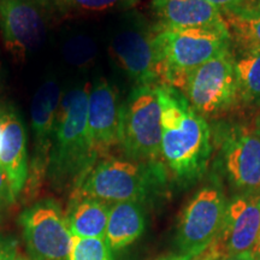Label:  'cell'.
I'll return each mask as SVG.
<instances>
[{
    "mask_svg": "<svg viewBox=\"0 0 260 260\" xmlns=\"http://www.w3.org/2000/svg\"><path fill=\"white\" fill-rule=\"evenodd\" d=\"M161 107L160 158L178 180L199 178L209 164L212 142L209 123L180 90L158 84Z\"/></svg>",
    "mask_w": 260,
    "mask_h": 260,
    "instance_id": "6da1fadb",
    "label": "cell"
},
{
    "mask_svg": "<svg viewBox=\"0 0 260 260\" xmlns=\"http://www.w3.org/2000/svg\"><path fill=\"white\" fill-rule=\"evenodd\" d=\"M89 88V84L76 88L61 99L47 168V176L58 189L76 188L98 160L87 125Z\"/></svg>",
    "mask_w": 260,
    "mask_h": 260,
    "instance_id": "7a4b0ae2",
    "label": "cell"
},
{
    "mask_svg": "<svg viewBox=\"0 0 260 260\" xmlns=\"http://www.w3.org/2000/svg\"><path fill=\"white\" fill-rule=\"evenodd\" d=\"M161 84L180 89L191 70L213 58L230 52L229 31L206 28H168L153 30Z\"/></svg>",
    "mask_w": 260,
    "mask_h": 260,
    "instance_id": "3957f363",
    "label": "cell"
},
{
    "mask_svg": "<svg viewBox=\"0 0 260 260\" xmlns=\"http://www.w3.org/2000/svg\"><path fill=\"white\" fill-rule=\"evenodd\" d=\"M164 177V168L159 161L105 158L87 172L75 188L74 194L107 204L123 201L141 204L157 191Z\"/></svg>",
    "mask_w": 260,
    "mask_h": 260,
    "instance_id": "277c9868",
    "label": "cell"
},
{
    "mask_svg": "<svg viewBox=\"0 0 260 260\" xmlns=\"http://www.w3.org/2000/svg\"><path fill=\"white\" fill-rule=\"evenodd\" d=\"M160 118L158 84L135 86L119 112V146L126 158L141 162L159 160Z\"/></svg>",
    "mask_w": 260,
    "mask_h": 260,
    "instance_id": "5b68a950",
    "label": "cell"
},
{
    "mask_svg": "<svg viewBox=\"0 0 260 260\" xmlns=\"http://www.w3.org/2000/svg\"><path fill=\"white\" fill-rule=\"evenodd\" d=\"M178 90L203 117L229 110L240 99L232 52L191 70Z\"/></svg>",
    "mask_w": 260,
    "mask_h": 260,
    "instance_id": "8992f818",
    "label": "cell"
},
{
    "mask_svg": "<svg viewBox=\"0 0 260 260\" xmlns=\"http://www.w3.org/2000/svg\"><path fill=\"white\" fill-rule=\"evenodd\" d=\"M18 223L30 260H69L73 235L56 200L30 205L21 213Z\"/></svg>",
    "mask_w": 260,
    "mask_h": 260,
    "instance_id": "52a82bcc",
    "label": "cell"
},
{
    "mask_svg": "<svg viewBox=\"0 0 260 260\" xmlns=\"http://www.w3.org/2000/svg\"><path fill=\"white\" fill-rule=\"evenodd\" d=\"M54 9L51 0H0V31L12 56L23 59L40 47Z\"/></svg>",
    "mask_w": 260,
    "mask_h": 260,
    "instance_id": "ba28073f",
    "label": "cell"
},
{
    "mask_svg": "<svg viewBox=\"0 0 260 260\" xmlns=\"http://www.w3.org/2000/svg\"><path fill=\"white\" fill-rule=\"evenodd\" d=\"M226 203L218 188L198 191L184 209L178 223L177 242L182 253L200 255L222 230Z\"/></svg>",
    "mask_w": 260,
    "mask_h": 260,
    "instance_id": "9c48e42d",
    "label": "cell"
},
{
    "mask_svg": "<svg viewBox=\"0 0 260 260\" xmlns=\"http://www.w3.org/2000/svg\"><path fill=\"white\" fill-rule=\"evenodd\" d=\"M61 99L60 86L54 80L45 81L32 96L30 124L34 147L27 180L29 191L31 193L39 189L47 174Z\"/></svg>",
    "mask_w": 260,
    "mask_h": 260,
    "instance_id": "30bf717a",
    "label": "cell"
},
{
    "mask_svg": "<svg viewBox=\"0 0 260 260\" xmlns=\"http://www.w3.org/2000/svg\"><path fill=\"white\" fill-rule=\"evenodd\" d=\"M222 153L234 186L246 193H260V129L233 128L224 136Z\"/></svg>",
    "mask_w": 260,
    "mask_h": 260,
    "instance_id": "8fae6325",
    "label": "cell"
},
{
    "mask_svg": "<svg viewBox=\"0 0 260 260\" xmlns=\"http://www.w3.org/2000/svg\"><path fill=\"white\" fill-rule=\"evenodd\" d=\"M260 233V193H245L226 205L222 230L212 243L224 256L252 252Z\"/></svg>",
    "mask_w": 260,
    "mask_h": 260,
    "instance_id": "7c38bea8",
    "label": "cell"
},
{
    "mask_svg": "<svg viewBox=\"0 0 260 260\" xmlns=\"http://www.w3.org/2000/svg\"><path fill=\"white\" fill-rule=\"evenodd\" d=\"M111 50L136 86H155L160 81L153 30L138 27L123 29L113 37Z\"/></svg>",
    "mask_w": 260,
    "mask_h": 260,
    "instance_id": "4fadbf2b",
    "label": "cell"
},
{
    "mask_svg": "<svg viewBox=\"0 0 260 260\" xmlns=\"http://www.w3.org/2000/svg\"><path fill=\"white\" fill-rule=\"evenodd\" d=\"M118 93L109 81L102 79L89 88L87 125L94 154L104 157L112 147L119 145Z\"/></svg>",
    "mask_w": 260,
    "mask_h": 260,
    "instance_id": "5bb4252c",
    "label": "cell"
},
{
    "mask_svg": "<svg viewBox=\"0 0 260 260\" xmlns=\"http://www.w3.org/2000/svg\"><path fill=\"white\" fill-rule=\"evenodd\" d=\"M0 168L8 177L12 194L17 199L28 180L25 126L22 117L14 107H6L0 111Z\"/></svg>",
    "mask_w": 260,
    "mask_h": 260,
    "instance_id": "9a60e30c",
    "label": "cell"
},
{
    "mask_svg": "<svg viewBox=\"0 0 260 260\" xmlns=\"http://www.w3.org/2000/svg\"><path fill=\"white\" fill-rule=\"evenodd\" d=\"M152 9L162 27L229 31L222 12L206 0H153Z\"/></svg>",
    "mask_w": 260,
    "mask_h": 260,
    "instance_id": "2e32d148",
    "label": "cell"
},
{
    "mask_svg": "<svg viewBox=\"0 0 260 260\" xmlns=\"http://www.w3.org/2000/svg\"><path fill=\"white\" fill-rule=\"evenodd\" d=\"M111 204L73 194L68 206L67 223L73 236L105 239Z\"/></svg>",
    "mask_w": 260,
    "mask_h": 260,
    "instance_id": "e0dca14e",
    "label": "cell"
},
{
    "mask_svg": "<svg viewBox=\"0 0 260 260\" xmlns=\"http://www.w3.org/2000/svg\"><path fill=\"white\" fill-rule=\"evenodd\" d=\"M145 230V214L140 203L123 201L110 207L105 240L111 251H118L138 240Z\"/></svg>",
    "mask_w": 260,
    "mask_h": 260,
    "instance_id": "ac0fdd59",
    "label": "cell"
},
{
    "mask_svg": "<svg viewBox=\"0 0 260 260\" xmlns=\"http://www.w3.org/2000/svg\"><path fill=\"white\" fill-rule=\"evenodd\" d=\"M240 100L260 103V47L242 46L234 56Z\"/></svg>",
    "mask_w": 260,
    "mask_h": 260,
    "instance_id": "d6986e66",
    "label": "cell"
},
{
    "mask_svg": "<svg viewBox=\"0 0 260 260\" xmlns=\"http://www.w3.org/2000/svg\"><path fill=\"white\" fill-rule=\"evenodd\" d=\"M228 30L242 46L260 47V12L237 9L223 14Z\"/></svg>",
    "mask_w": 260,
    "mask_h": 260,
    "instance_id": "ffe728a7",
    "label": "cell"
},
{
    "mask_svg": "<svg viewBox=\"0 0 260 260\" xmlns=\"http://www.w3.org/2000/svg\"><path fill=\"white\" fill-rule=\"evenodd\" d=\"M61 11L106 12L130 8L138 0H51Z\"/></svg>",
    "mask_w": 260,
    "mask_h": 260,
    "instance_id": "44dd1931",
    "label": "cell"
},
{
    "mask_svg": "<svg viewBox=\"0 0 260 260\" xmlns=\"http://www.w3.org/2000/svg\"><path fill=\"white\" fill-rule=\"evenodd\" d=\"M69 260H112V254L105 239L73 236Z\"/></svg>",
    "mask_w": 260,
    "mask_h": 260,
    "instance_id": "7402d4cb",
    "label": "cell"
},
{
    "mask_svg": "<svg viewBox=\"0 0 260 260\" xmlns=\"http://www.w3.org/2000/svg\"><path fill=\"white\" fill-rule=\"evenodd\" d=\"M93 53L94 45L88 41V39L76 38L65 46V57L71 63H74V65H80L88 61L94 56Z\"/></svg>",
    "mask_w": 260,
    "mask_h": 260,
    "instance_id": "603a6c76",
    "label": "cell"
},
{
    "mask_svg": "<svg viewBox=\"0 0 260 260\" xmlns=\"http://www.w3.org/2000/svg\"><path fill=\"white\" fill-rule=\"evenodd\" d=\"M18 242L11 235H0V260H17Z\"/></svg>",
    "mask_w": 260,
    "mask_h": 260,
    "instance_id": "cb8c5ba5",
    "label": "cell"
},
{
    "mask_svg": "<svg viewBox=\"0 0 260 260\" xmlns=\"http://www.w3.org/2000/svg\"><path fill=\"white\" fill-rule=\"evenodd\" d=\"M15 200L16 198L12 194L8 177L0 168V210L5 206H10L12 203H15Z\"/></svg>",
    "mask_w": 260,
    "mask_h": 260,
    "instance_id": "d4e9b609",
    "label": "cell"
},
{
    "mask_svg": "<svg viewBox=\"0 0 260 260\" xmlns=\"http://www.w3.org/2000/svg\"><path fill=\"white\" fill-rule=\"evenodd\" d=\"M209 4L214 6L218 11L223 14H228V12L235 11V10L240 9L245 4L247 0H206Z\"/></svg>",
    "mask_w": 260,
    "mask_h": 260,
    "instance_id": "484cf974",
    "label": "cell"
},
{
    "mask_svg": "<svg viewBox=\"0 0 260 260\" xmlns=\"http://www.w3.org/2000/svg\"><path fill=\"white\" fill-rule=\"evenodd\" d=\"M224 258H225V256L218 251L216 245H214V243H211L209 248L205 249L199 256L195 258V260H223Z\"/></svg>",
    "mask_w": 260,
    "mask_h": 260,
    "instance_id": "4316f807",
    "label": "cell"
},
{
    "mask_svg": "<svg viewBox=\"0 0 260 260\" xmlns=\"http://www.w3.org/2000/svg\"><path fill=\"white\" fill-rule=\"evenodd\" d=\"M223 260H256V258L253 255L252 252H243L239 253V254L228 255Z\"/></svg>",
    "mask_w": 260,
    "mask_h": 260,
    "instance_id": "83f0119b",
    "label": "cell"
},
{
    "mask_svg": "<svg viewBox=\"0 0 260 260\" xmlns=\"http://www.w3.org/2000/svg\"><path fill=\"white\" fill-rule=\"evenodd\" d=\"M197 256H199V255L190 254V253H181V254L165 256V258L159 259V260H195V258H197Z\"/></svg>",
    "mask_w": 260,
    "mask_h": 260,
    "instance_id": "f1b7e54d",
    "label": "cell"
},
{
    "mask_svg": "<svg viewBox=\"0 0 260 260\" xmlns=\"http://www.w3.org/2000/svg\"><path fill=\"white\" fill-rule=\"evenodd\" d=\"M242 9L249 10V11H254V12H260V0H247L241 6Z\"/></svg>",
    "mask_w": 260,
    "mask_h": 260,
    "instance_id": "f546056e",
    "label": "cell"
},
{
    "mask_svg": "<svg viewBox=\"0 0 260 260\" xmlns=\"http://www.w3.org/2000/svg\"><path fill=\"white\" fill-rule=\"evenodd\" d=\"M252 253H253V255L256 258V260H260V233H259L258 240H256L255 245H254V247H253Z\"/></svg>",
    "mask_w": 260,
    "mask_h": 260,
    "instance_id": "4dcf8cb0",
    "label": "cell"
},
{
    "mask_svg": "<svg viewBox=\"0 0 260 260\" xmlns=\"http://www.w3.org/2000/svg\"><path fill=\"white\" fill-rule=\"evenodd\" d=\"M17 260H27V259H24V258H22V256H18V258H17Z\"/></svg>",
    "mask_w": 260,
    "mask_h": 260,
    "instance_id": "1f68e13d",
    "label": "cell"
},
{
    "mask_svg": "<svg viewBox=\"0 0 260 260\" xmlns=\"http://www.w3.org/2000/svg\"><path fill=\"white\" fill-rule=\"evenodd\" d=\"M0 140H2V125H0Z\"/></svg>",
    "mask_w": 260,
    "mask_h": 260,
    "instance_id": "d6a6232c",
    "label": "cell"
}]
</instances>
